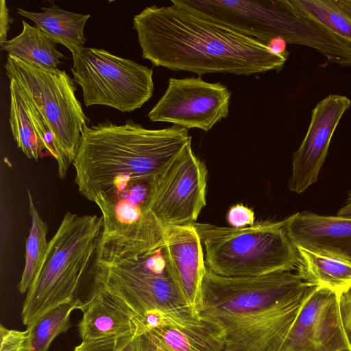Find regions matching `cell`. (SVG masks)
I'll return each instance as SVG.
<instances>
[{"instance_id": "obj_1", "label": "cell", "mask_w": 351, "mask_h": 351, "mask_svg": "<svg viewBox=\"0 0 351 351\" xmlns=\"http://www.w3.org/2000/svg\"><path fill=\"white\" fill-rule=\"evenodd\" d=\"M171 2L148 6L133 19L142 57L154 66L198 75H250L279 71L286 62L287 58L255 38Z\"/></svg>"}, {"instance_id": "obj_2", "label": "cell", "mask_w": 351, "mask_h": 351, "mask_svg": "<svg viewBox=\"0 0 351 351\" xmlns=\"http://www.w3.org/2000/svg\"><path fill=\"white\" fill-rule=\"evenodd\" d=\"M313 287L291 271L239 278L206 268L199 315L220 326L223 351H278Z\"/></svg>"}, {"instance_id": "obj_3", "label": "cell", "mask_w": 351, "mask_h": 351, "mask_svg": "<svg viewBox=\"0 0 351 351\" xmlns=\"http://www.w3.org/2000/svg\"><path fill=\"white\" fill-rule=\"evenodd\" d=\"M191 141L188 130L173 125L147 129L127 120L86 125L73 162L75 183L81 195L92 201L117 177L155 179Z\"/></svg>"}, {"instance_id": "obj_4", "label": "cell", "mask_w": 351, "mask_h": 351, "mask_svg": "<svg viewBox=\"0 0 351 351\" xmlns=\"http://www.w3.org/2000/svg\"><path fill=\"white\" fill-rule=\"evenodd\" d=\"M91 289H101L123 302L143 322L150 312L184 319L198 318L180 295L162 247L101 236L92 269Z\"/></svg>"}, {"instance_id": "obj_5", "label": "cell", "mask_w": 351, "mask_h": 351, "mask_svg": "<svg viewBox=\"0 0 351 351\" xmlns=\"http://www.w3.org/2000/svg\"><path fill=\"white\" fill-rule=\"evenodd\" d=\"M102 230L101 217L64 215L27 292L21 312L24 325L60 304L80 302L78 293L92 273Z\"/></svg>"}, {"instance_id": "obj_6", "label": "cell", "mask_w": 351, "mask_h": 351, "mask_svg": "<svg viewBox=\"0 0 351 351\" xmlns=\"http://www.w3.org/2000/svg\"><path fill=\"white\" fill-rule=\"evenodd\" d=\"M206 268L224 277H256L296 269L298 253L284 222L265 221L244 228L193 223Z\"/></svg>"}, {"instance_id": "obj_7", "label": "cell", "mask_w": 351, "mask_h": 351, "mask_svg": "<svg viewBox=\"0 0 351 351\" xmlns=\"http://www.w3.org/2000/svg\"><path fill=\"white\" fill-rule=\"evenodd\" d=\"M6 74L25 91L53 137L58 176L74 161L84 128L89 122L75 95V82L65 71L47 69L8 53Z\"/></svg>"}, {"instance_id": "obj_8", "label": "cell", "mask_w": 351, "mask_h": 351, "mask_svg": "<svg viewBox=\"0 0 351 351\" xmlns=\"http://www.w3.org/2000/svg\"><path fill=\"white\" fill-rule=\"evenodd\" d=\"M209 19L267 45L280 38L287 43L309 47L317 24L291 0H176Z\"/></svg>"}, {"instance_id": "obj_9", "label": "cell", "mask_w": 351, "mask_h": 351, "mask_svg": "<svg viewBox=\"0 0 351 351\" xmlns=\"http://www.w3.org/2000/svg\"><path fill=\"white\" fill-rule=\"evenodd\" d=\"M71 71L87 107L101 105L132 112L153 94L152 69L103 49L82 48L73 55Z\"/></svg>"}, {"instance_id": "obj_10", "label": "cell", "mask_w": 351, "mask_h": 351, "mask_svg": "<svg viewBox=\"0 0 351 351\" xmlns=\"http://www.w3.org/2000/svg\"><path fill=\"white\" fill-rule=\"evenodd\" d=\"M157 178L119 176L97 193L93 202L101 213V235L143 243L153 248L162 246L165 226L150 209Z\"/></svg>"}, {"instance_id": "obj_11", "label": "cell", "mask_w": 351, "mask_h": 351, "mask_svg": "<svg viewBox=\"0 0 351 351\" xmlns=\"http://www.w3.org/2000/svg\"><path fill=\"white\" fill-rule=\"evenodd\" d=\"M208 171L191 141L158 177L150 209L163 226L193 224L206 205Z\"/></svg>"}, {"instance_id": "obj_12", "label": "cell", "mask_w": 351, "mask_h": 351, "mask_svg": "<svg viewBox=\"0 0 351 351\" xmlns=\"http://www.w3.org/2000/svg\"><path fill=\"white\" fill-rule=\"evenodd\" d=\"M230 99V91L219 82H208L200 77H171L165 93L147 116L153 122L208 132L228 117Z\"/></svg>"}, {"instance_id": "obj_13", "label": "cell", "mask_w": 351, "mask_h": 351, "mask_svg": "<svg viewBox=\"0 0 351 351\" xmlns=\"http://www.w3.org/2000/svg\"><path fill=\"white\" fill-rule=\"evenodd\" d=\"M278 351H351L341 320L339 293L313 287Z\"/></svg>"}, {"instance_id": "obj_14", "label": "cell", "mask_w": 351, "mask_h": 351, "mask_svg": "<svg viewBox=\"0 0 351 351\" xmlns=\"http://www.w3.org/2000/svg\"><path fill=\"white\" fill-rule=\"evenodd\" d=\"M351 101L346 96L330 95L312 110L311 123L299 148L293 153L288 186L298 194L317 181L331 138Z\"/></svg>"}, {"instance_id": "obj_15", "label": "cell", "mask_w": 351, "mask_h": 351, "mask_svg": "<svg viewBox=\"0 0 351 351\" xmlns=\"http://www.w3.org/2000/svg\"><path fill=\"white\" fill-rule=\"evenodd\" d=\"M162 250L174 282L191 310L199 315L206 273L203 247L193 224L165 227Z\"/></svg>"}, {"instance_id": "obj_16", "label": "cell", "mask_w": 351, "mask_h": 351, "mask_svg": "<svg viewBox=\"0 0 351 351\" xmlns=\"http://www.w3.org/2000/svg\"><path fill=\"white\" fill-rule=\"evenodd\" d=\"M143 322L149 351H223L221 328L204 317L184 319L156 311Z\"/></svg>"}, {"instance_id": "obj_17", "label": "cell", "mask_w": 351, "mask_h": 351, "mask_svg": "<svg viewBox=\"0 0 351 351\" xmlns=\"http://www.w3.org/2000/svg\"><path fill=\"white\" fill-rule=\"evenodd\" d=\"M283 222L295 246L351 263V218L304 211Z\"/></svg>"}, {"instance_id": "obj_18", "label": "cell", "mask_w": 351, "mask_h": 351, "mask_svg": "<svg viewBox=\"0 0 351 351\" xmlns=\"http://www.w3.org/2000/svg\"><path fill=\"white\" fill-rule=\"evenodd\" d=\"M80 309L83 312L78 324L82 341L145 331L142 320L123 302L105 290L92 289Z\"/></svg>"}, {"instance_id": "obj_19", "label": "cell", "mask_w": 351, "mask_h": 351, "mask_svg": "<svg viewBox=\"0 0 351 351\" xmlns=\"http://www.w3.org/2000/svg\"><path fill=\"white\" fill-rule=\"evenodd\" d=\"M10 80V125L15 142L29 159L37 160L46 149L57 160L53 137L44 119L25 91Z\"/></svg>"}, {"instance_id": "obj_20", "label": "cell", "mask_w": 351, "mask_h": 351, "mask_svg": "<svg viewBox=\"0 0 351 351\" xmlns=\"http://www.w3.org/2000/svg\"><path fill=\"white\" fill-rule=\"evenodd\" d=\"M51 3L49 7H41V12L18 8L17 12L32 21L53 41L64 45L74 55L84 47V28L90 15L67 11Z\"/></svg>"}, {"instance_id": "obj_21", "label": "cell", "mask_w": 351, "mask_h": 351, "mask_svg": "<svg viewBox=\"0 0 351 351\" xmlns=\"http://www.w3.org/2000/svg\"><path fill=\"white\" fill-rule=\"evenodd\" d=\"M295 247L298 253L297 274L304 282L339 294L351 285V263Z\"/></svg>"}, {"instance_id": "obj_22", "label": "cell", "mask_w": 351, "mask_h": 351, "mask_svg": "<svg viewBox=\"0 0 351 351\" xmlns=\"http://www.w3.org/2000/svg\"><path fill=\"white\" fill-rule=\"evenodd\" d=\"M23 29L16 37L0 45L1 50L47 69H56L64 56L56 43L36 26L23 20Z\"/></svg>"}, {"instance_id": "obj_23", "label": "cell", "mask_w": 351, "mask_h": 351, "mask_svg": "<svg viewBox=\"0 0 351 351\" xmlns=\"http://www.w3.org/2000/svg\"><path fill=\"white\" fill-rule=\"evenodd\" d=\"M27 192L32 222L25 243L24 269L17 285L18 290L22 294L27 292L31 287L41 267L49 246L47 239L48 226L35 207L29 189H27Z\"/></svg>"}, {"instance_id": "obj_24", "label": "cell", "mask_w": 351, "mask_h": 351, "mask_svg": "<svg viewBox=\"0 0 351 351\" xmlns=\"http://www.w3.org/2000/svg\"><path fill=\"white\" fill-rule=\"evenodd\" d=\"M304 13L351 44V0H291Z\"/></svg>"}, {"instance_id": "obj_25", "label": "cell", "mask_w": 351, "mask_h": 351, "mask_svg": "<svg viewBox=\"0 0 351 351\" xmlns=\"http://www.w3.org/2000/svg\"><path fill=\"white\" fill-rule=\"evenodd\" d=\"M79 306L80 302L76 300L60 304L27 326L29 335L25 351H49L54 339L71 328V313Z\"/></svg>"}, {"instance_id": "obj_26", "label": "cell", "mask_w": 351, "mask_h": 351, "mask_svg": "<svg viewBox=\"0 0 351 351\" xmlns=\"http://www.w3.org/2000/svg\"><path fill=\"white\" fill-rule=\"evenodd\" d=\"M73 351H149L145 331L82 341Z\"/></svg>"}, {"instance_id": "obj_27", "label": "cell", "mask_w": 351, "mask_h": 351, "mask_svg": "<svg viewBox=\"0 0 351 351\" xmlns=\"http://www.w3.org/2000/svg\"><path fill=\"white\" fill-rule=\"evenodd\" d=\"M29 330L22 331L8 329L0 326V351H25L29 338Z\"/></svg>"}, {"instance_id": "obj_28", "label": "cell", "mask_w": 351, "mask_h": 351, "mask_svg": "<svg viewBox=\"0 0 351 351\" xmlns=\"http://www.w3.org/2000/svg\"><path fill=\"white\" fill-rule=\"evenodd\" d=\"M228 223L232 228H244L254 224V212L250 208L238 204L232 206L227 215Z\"/></svg>"}, {"instance_id": "obj_29", "label": "cell", "mask_w": 351, "mask_h": 351, "mask_svg": "<svg viewBox=\"0 0 351 351\" xmlns=\"http://www.w3.org/2000/svg\"><path fill=\"white\" fill-rule=\"evenodd\" d=\"M339 308L343 328L351 347V285L339 294Z\"/></svg>"}, {"instance_id": "obj_30", "label": "cell", "mask_w": 351, "mask_h": 351, "mask_svg": "<svg viewBox=\"0 0 351 351\" xmlns=\"http://www.w3.org/2000/svg\"><path fill=\"white\" fill-rule=\"evenodd\" d=\"M13 20L10 18L9 10L4 0L0 1V45L7 41L8 31Z\"/></svg>"}, {"instance_id": "obj_31", "label": "cell", "mask_w": 351, "mask_h": 351, "mask_svg": "<svg viewBox=\"0 0 351 351\" xmlns=\"http://www.w3.org/2000/svg\"><path fill=\"white\" fill-rule=\"evenodd\" d=\"M337 215L351 218V192L349 193L344 206L339 210Z\"/></svg>"}]
</instances>
